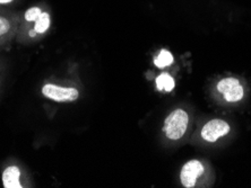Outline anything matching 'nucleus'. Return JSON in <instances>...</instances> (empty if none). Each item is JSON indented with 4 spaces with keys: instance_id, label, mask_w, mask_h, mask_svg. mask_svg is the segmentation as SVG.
Wrapping results in <instances>:
<instances>
[{
    "instance_id": "obj_1",
    "label": "nucleus",
    "mask_w": 251,
    "mask_h": 188,
    "mask_svg": "<svg viewBox=\"0 0 251 188\" xmlns=\"http://www.w3.org/2000/svg\"><path fill=\"white\" fill-rule=\"evenodd\" d=\"M188 124H189V115L184 109H175L168 115L164 121L163 131L167 138L172 141L180 140L186 133Z\"/></svg>"
},
{
    "instance_id": "obj_2",
    "label": "nucleus",
    "mask_w": 251,
    "mask_h": 188,
    "mask_svg": "<svg viewBox=\"0 0 251 188\" xmlns=\"http://www.w3.org/2000/svg\"><path fill=\"white\" fill-rule=\"evenodd\" d=\"M216 89L223 95V98L227 103L240 102L245 96V89L237 78H224L217 84Z\"/></svg>"
},
{
    "instance_id": "obj_3",
    "label": "nucleus",
    "mask_w": 251,
    "mask_h": 188,
    "mask_svg": "<svg viewBox=\"0 0 251 188\" xmlns=\"http://www.w3.org/2000/svg\"><path fill=\"white\" fill-rule=\"evenodd\" d=\"M44 97L52 99L54 102H74L79 97V91L73 87H60L57 84H44L42 87Z\"/></svg>"
},
{
    "instance_id": "obj_4",
    "label": "nucleus",
    "mask_w": 251,
    "mask_h": 188,
    "mask_svg": "<svg viewBox=\"0 0 251 188\" xmlns=\"http://www.w3.org/2000/svg\"><path fill=\"white\" fill-rule=\"evenodd\" d=\"M231 127L227 122L220 119L208 121L201 128V138L206 142H216L222 136L226 135L230 132Z\"/></svg>"
},
{
    "instance_id": "obj_5",
    "label": "nucleus",
    "mask_w": 251,
    "mask_h": 188,
    "mask_svg": "<svg viewBox=\"0 0 251 188\" xmlns=\"http://www.w3.org/2000/svg\"><path fill=\"white\" fill-rule=\"evenodd\" d=\"M205 168L199 160H190L183 166L180 172V182L186 188H193L202 174Z\"/></svg>"
},
{
    "instance_id": "obj_6",
    "label": "nucleus",
    "mask_w": 251,
    "mask_h": 188,
    "mask_svg": "<svg viewBox=\"0 0 251 188\" xmlns=\"http://www.w3.org/2000/svg\"><path fill=\"white\" fill-rule=\"evenodd\" d=\"M20 17L16 14L0 13V44L13 38L18 28Z\"/></svg>"
},
{
    "instance_id": "obj_7",
    "label": "nucleus",
    "mask_w": 251,
    "mask_h": 188,
    "mask_svg": "<svg viewBox=\"0 0 251 188\" xmlns=\"http://www.w3.org/2000/svg\"><path fill=\"white\" fill-rule=\"evenodd\" d=\"M21 171L16 166H10L2 172V185L5 188H22Z\"/></svg>"
},
{
    "instance_id": "obj_8",
    "label": "nucleus",
    "mask_w": 251,
    "mask_h": 188,
    "mask_svg": "<svg viewBox=\"0 0 251 188\" xmlns=\"http://www.w3.org/2000/svg\"><path fill=\"white\" fill-rule=\"evenodd\" d=\"M50 25H51V18H50L49 13L42 12L34 21V28L33 29L36 32V34H44V33L49 29Z\"/></svg>"
},
{
    "instance_id": "obj_9",
    "label": "nucleus",
    "mask_w": 251,
    "mask_h": 188,
    "mask_svg": "<svg viewBox=\"0 0 251 188\" xmlns=\"http://www.w3.org/2000/svg\"><path fill=\"white\" fill-rule=\"evenodd\" d=\"M175 79L167 72L161 73V75L156 78V87L158 90H164L170 93V91L175 89Z\"/></svg>"
},
{
    "instance_id": "obj_10",
    "label": "nucleus",
    "mask_w": 251,
    "mask_h": 188,
    "mask_svg": "<svg viewBox=\"0 0 251 188\" xmlns=\"http://www.w3.org/2000/svg\"><path fill=\"white\" fill-rule=\"evenodd\" d=\"M173 63V55L167 50H162L160 54L154 59V64L157 68H167Z\"/></svg>"
},
{
    "instance_id": "obj_11",
    "label": "nucleus",
    "mask_w": 251,
    "mask_h": 188,
    "mask_svg": "<svg viewBox=\"0 0 251 188\" xmlns=\"http://www.w3.org/2000/svg\"><path fill=\"white\" fill-rule=\"evenodd\" d=\"M42 13L41 8L39 7H32V8L27 9L24 14V18L26 21H35L36 18L40 16V14Z\"/></svg>"
},
{
    "instance_id": "obj_12",
    "label": "nucleus",
    "mask_w": 251,
    "mask_h": 188,
    "mask_svg": "<svg viewBox=\"0 0 251 188\" xmlns=\"http://www.w3.org/2000/svg\"><path fill=\"white\" fill-rule=\"evenodd\" d=\"M13 0H0V5H7V3H10Z\"/></svg>"
}]
</instances>
